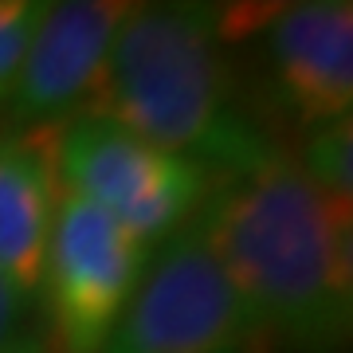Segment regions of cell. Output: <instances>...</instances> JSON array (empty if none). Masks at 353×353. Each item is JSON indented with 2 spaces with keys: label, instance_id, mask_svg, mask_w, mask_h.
Instances as JSON below:
<instances>
[{
  "label": "cell",
  "instance_id": "1",
  "mask_svg": "<svg viewBox=\"0 0 353 353\" xmlns=\"http://www.w3.org/2000/svg\"><path fill=\"white\" fill-rule=\"evenodd\" d=\"M341 208V196L271 145L212 176L192 224L240 294L255 350L330 353L353 341Z\"/></svg>",
  "mask_w": 353,
  "mask_h": 353
},
{
  "label": "cell",
  "instance_id": "2",
  "mask_svg": "<svg viewBox=\"0 0 353 353\" xmlns=\"http://www.w3.org/2000/svg\"><path fill=\"white\" fill-rule=\"evenodd\" d=\"M83 118L122 126L157 150L204 165L212 176L267 145L232 106L220 8L201 4H134Z\"/></svg>",
  "mask_w": 353,
  "mask_h": 353
},
{
  "label": "cell",
  "instance_id": "3",
  "mask_svg": "<svg viewBox=\"0 0 353 353\" xmlns=\"http://www.w3.org/2000/svg\"><path fill=\"white\" fill-rule=\"evenodd\" d=\"M59 176L63 192L99 204L145 248L189 228L212 189L204 165L102 118H75L59 130Z\"/></svg>",
  "mask_w": 353,
  "mask_h": 353
},
{
  "label": "cell",
  "instance_id": "4",
  "mask_svg": "<svg viewBox=\"0 0 353 353\" xmlns=\"http://www.w3.org/2000/svg\"><path fill=\"white\" fill-rule=\"evenodd\" d=\"M106 353H259L236 287L196 224L157 248Z\"/></svg>",
  "mask_w": 353,
  "mask_h": 353
},
{
  "label": "cell",
  "instance_id": "5",
  "mask_svg": "<svg viewBox=\"0 0 353 353\" xmlns=\"http://www.w3.org/2000/svg\"><path fill=\"white\" fill-rule=\"evenodd\" d=\"M150 263V248L110 220L99 204L63 192L48 255H43V303L51 330L67 353L106 350L126 303Z\"/></svg>",
  "mask_w": 353,
  "mask_h": 353
},
{
  "label": "cell",
  "instance_id": "6",
  "mask_svg": "<svg viewBox=\"0 0 353 353\" xmlns=\"http://www.w3.org/2000/svg\"><path fill=\"white\" fill-rule=\"evenodd\" d=\"M267 28V59L290 114L330 126L353 110V0L255 8Z\"/></svg>",
  "mask_w": 353,
  "mask_h": 353
},
{
  "label": "cell",
  "instance_id": "7",
  "mask_svg": "<svg viewBox=\"0 0 353 353\" xmlns=\"http://www.w3.org/2000/svg\"><path fill=\"white\" fill-rule=\"evenodd\" d=\"M130 8L134 4L122 0L43 4L12 87L16 118L39 126V118H59L79 99H87Z\"/></svg>",
  "mask_w": 353,
  "mask_h": 353
},
{
  "label": "cell",
  "instance_id": "8",
  "mask_svg": "<svg viewBox=\"0 0 353 353\" xmlns=\"http://www.w3.org/2000/svg\"><path fill=\"white\" fill-rule=\"evenodd\" d=\"M59 130V122H39L28 134L0 138V279L24 299L39 287L63 201Z\"/></svg>",
  "mask_w": 353,
  "mask_h": 353
},
{
  "label": "cell",
  "instance_id": "9",
  "mask_svg": "<svg viewBox=\"0 0 353 353\" xmlns=\"http://www.w3.org/2000/svg\"><path fill=\"white\" fill-rule=\"evenodd\" d=\"M306 173L334 196L353 204V110L322 126L306 145Z\"/></svg>",
  "mask_w": 353,
  "mask_h": 353
},
{
  "label": "cell",
  "instance_id": "10",
  "mask_svg": "<svg viewBox=\"0 0 353 353\" xmlns=\"http://www.w3.org/2000/svg\"><path fill=\"white\" fill-rule=\"evenodd\" d=\"M39 16H43V4H32V0H0V99L12 94L16 75H20V63L28 55V43H32V32H36Z\"/></svg>",
  "mask_w": 353,
  "mask_h": 353
},
{
  "label": "cell",
  "instance_id": "11",
  "mask_svg": "<svg viewBox=\"0 0 353 353\" xmlns=\"http://www.w3.org/2000/svg\"><path fill=\"white\" fill-rule=\"evenodd\" d=\"M0 353H36L24 334V294L0 279Z\"/></svg>",
  "mask_w": 353,
  "mask_h": 353
},
{
  "label": "cell",
  "instance_id": "12",
  "mask_svg": "<svg viewBox=\"0 0 353 353\" xmlns=\"http://www.w3.org/2000/svg\"><path fill=\"white\" fill-rule=\"evenodd\" d=\"M338 252H341V271H345V283H350V294H353V204L350 201H345V208H341Z\"/></svg>",
  "mask_w": 353,
  "mask_h": 353
}]
</instances>
